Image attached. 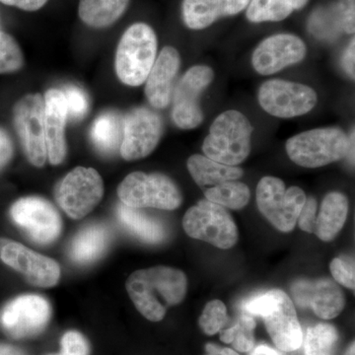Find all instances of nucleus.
I'll use <instances>...</instances> for the list:
<instances>
[{
	"instance_id": "20",
	"label": "nucleus",
	"mask_w": 355,
	"mask_h": 355,
	"mask_svg": "<svg viewBox=\"0 0 355 355\" xmlns=\"http://www.w3.org/2000/svg\"><path fill=\"white\" fill-rule=\"evenodd\" d=\"M180 64L179 53L173 46H165L156 58L146 85V98L154 108L164 109L171 102L173 83Z\"/></svg>"
},
{
	"instance_id": "9",
	"label": "nucleus",
	"mask_w": 355,
	"mask_h": 355,
	"mask_svg": "<svg viewBox=\"0 0 355 355\" xmlns=\"http://www.w3.org/2000/svg\"><path fill=\"white\" fill-rule=\"evenodd\" d=\"M104 196V183L93 168L76 167L62 180L57 190V200L65 214L81 219L99 205Z\"/></svg>"
},
{
	"instance_id": "31",
	"label": "nucleus",
	"mask_w": 355,
	"mask_h": 355,
	"mask_svg": "<svg viewBox=\"0 0 355 355\" xmlns=\"http://www.w3.org/2000/svg\"><path fill=\"white\" fill-rule=\"evenodd\" d=\"M256 321L249 314H243L238 318L236 323L228 329L219 331L222 342L230 343L236 352H250L256 347L254 329Z\"/></svg>"
},
{
	"instance_id": "17",
	"label": "nucleus",
	"mask_w": 355,
	"mask_h": 355,
	"mask_svg": "<svg viewBox=\"0 0 355 355\" xmlns=\"http://www.w3.org/2000/svg\"><path fill=\"white\" fill-rule=\"evenodd\" d=\"M306 51L304 42L295 35H273L257 46L252 64L261 76H272L304 60Z\"/></svg>"
},
{
	"instance_id": "37",
	"label": "nucleus",
	"mask_w": 355,
	"mask_h": 355,
	"mask_svg": "<svg viewBox=\"0 0 355 355\" xmlns=\"http://www.w3.org/2000/svg\"><path fill=\"white\" fill-rule=\"evenodd\" d=\"M62 354L65 355H89L90 349L87 340L76 331L65 333L60 340Z\"/></svg>"
},
{
	"instance_id": "33",
	"label": "nucleus",
	"mask_w": 355,
	"mask_h": 355,
	"mask_svg": "<svg viewBox=\"0 0 355 355\" xmlns=\"http://www.w3.org/2000/svg\"><path fill=\"white\" fill-rule=\"evenodd\" d=\"M24 55L10 35L0 31V74L13 73L22 69Z\"/></svg>"
},
{
	"instance_id": "34",
	"label": "nucleus",
	"mask_w": 355,
	"mask_h": 355,
	"mask_svg": "<svg viewBox=\"0 0 355 355\" xmlns=\"http://www.w3.org/2000/svg\"><path fill=\"white\" fill-rule=\"evenodd\" d=\"M228 322L225 304L220 300H212L203 309L198 324L205 335L214 336L223 330Z\"/></svg>"
},
{
	"instance_id": "15",
	"label": "nucleus",
	"mask_w": 355,
	"mask_h": 355,
	"mask_svg": "<svg viewBox=\"0 0 355 355\" xmlns=\"http://www.w3.org/2000/svg\"><path fill=\"white\" fill-rule=\"evenodd\" d=\"M163 132L160 116L147 108L133 109L123 123L121 157L127 161L139 160L153 153Z\"/></svg>"
},
{
	"instance_id": "44",
	"label": "nucleus",
	"mask_w": 355,
	"mask_h": 355,
	"mask_svg": "<svg viewBox=\"0 0 355 355\" xmlns=\"http://www.w3.org/2000/svg\"><path fill=\"white\" fill-rule=\"evenodd\" d=\"M250 352H251L250 355H284L282 350L272 349V347H268V345H260L258 347H254Z\"/></svg>"
},
{
	"instance_id": "2",
	"label": "nucleus",
	"mask_w": 355,
	"mask_h": 355,
	"mask_svg": "<svg viewBox=\"0 0 355 355\" xmlns=\"http://www.w3.org/2000/svg\"><path fill=\"white\" fill-rule=\"evenodd\" d=\"M244 310L251 316L263 318L277 349L291 352L302 345V328L293 302L286 292L272 289L259 294L245 302Z\"/></svg>"
},
{
	"instance_id": "25",
	"label": "nucleus",
	"mask_w": 355,
	"mask_h": 355,
	"mask_svg": "<svg viewBox=\"0 0 355 355\" xmlns=\"http://www.w3.org/2000/svg\"><path fill=\"white\" fill-rule=\"evenodd\" d=\"M140 209L127 207L123 203L119 205L118 217L121 225L144 242L150 244L162 242L166 238L163 224Z\"/></svg>"
},
{
	"instance_id": "30",
	"label": "nucleus",
	"mask_w": 355,
	"mask_h": 355,
	"mask_svg": "<svg viewBox=\"0 0 355 355\" xmlns=\"http://www.w3.org/2000/svg\"><path fill=\"white\" fill-rule=\"evenodd\" d=\"M338 333L330 324H318L306 331L304 355H336Z\"/></svg>"
},
{
	"instance_id": "40",
	"label": "nucleus",
	"mask_w": 355,
	"mask_h": 355,
	"mask_svg": "<svg viewBox=\"0 0 355 355\" xmlns=\"http://www.w3.org/2000/svg\"><path fill=\"white\" fill-rule=\"evenodd\" d=\"M13 153L12 140L6 130L0 128V172L10 162Z\"/></svg>"
},
{
	"instance_id": "29",
	"label": "nucleus",
	"mask_w": 355,
	"mask_h": 355,
	"mask_svg": "<svg viewBox=\"0 0 355 355\" xmlns=\"http://www.w3.org/2000/svg\"><path fill=\"white\" fill-rule=\"evenodd\" d=\"M205 196L209 202L231 209L246 207L251 198L250 189L241 182L226 181L205 189Z\"/></svg>"
},
{
	"instance_id": "27",
	"label": "nucleus",
	"mask_w": 355,
	"mask_h": 355,
	"mask_svg": "<svg viewBox=\"0 0 355 355\" xmlns=\"http://www.w3.org/2000/svg\"><path fill=\"white\" fill-rule=\"evenodd\" d=\"M309 0H251L246 8L247 19L252 23L279 22L294 11L300 10Z\"/></svg>"
},
{
	"instance_id": "48",
	"label": "nucleus",
	"mask_w": 355,
	"mask_h": 355,
	"mask_svg": "<svg viewBox=\"0 0 355 355\" xmlns=\"http://www.w3.org/2000/svg\"><path fill=\"white\" fill-rule=\"evenodd\" d=\"M51 355H65V354H62V352H60V354H51Z\"/></svg>"
},
{
	"instance_id": "13",
	"label": "nucleus",
	"mask_w": 355,
	"mask_h": 355,
	"mask_svg": "<svg viewBox=\"0 0 355 355\" xmlns=\"http://www.w3.org/2000/svg\"><path fill=\"white\" fill-rule=\"evenodd\" d=\"M44 100L40 94L21 98L13 109L16 130L28 160L36 167H43L48 158L44 127Z\"/></svg>"
},
{
	"instance_id": "45",
	"label": "nucleus",
	"mask_w": 355,
	"mask_h": 355,
	"mask_svg": "<svg viewBox=\"0 0 355 355\" xmlns=\"http://www.w3.org/2000/svg\"><path fill=\"white\" fill-rule=\"evenodd\" d=\"M0 355H26V354L15 345L0 343Z\"/></svg>"
},
{
	"instance_id": "12",
	"label": "nucleus",
	"mask_w": 355,
	"mask_h": 355,
	"mask_svg": "<svg viewBox=\"0 0 355 355\" xmlns=\"http://www.w3.org/2000/svg\"><path fill=\"white\" fill-rule=\"evenodd\" d=\"M50 303L39 295H22L4 306L0 312V327L15 340L40 335L51 320Z\"/></svg>"
},
{
	"instance_id": "6",
	"label": "nucleus",
	"mask_w": 355,
	"mask_h": 355,
	"mask_svg": "<svg viewBox=\"0 0 355 355\" xmlns=\"http://www.w3.org/2000/svg\"><path fill=\"white\" fill-rule=\"evenodd\" d=\"M121 203L133 209L174 210L183 202L176 184L166 175L133 172L128 175L118 188Z\"/></svg>"
},
{
	"instance_id": "7",
	"label": "nucleus",
	"mask_w": 355,
	"mask_h": 355,
	"mask_svg": "<svg viewBox=\"0 0 355 355\" xmlns=\"http://www.w3.org/2000/svg\"><path fill=\"white\" fill-rule=\"evenodd\" d=\"M257 205L261 214L282 232H291L297 223L304 207L306 195L302 189H286L282 180L263 177L257 187Z\"/></svg>"
},
{
	"instance_id": "1",
	"label": "nucleus",
	"mask_w": 355,
	"mask_h": 355,
	"mask_svg": "<svg viewBox=\"0 0 355 355\" xmlns=\"http://www.w3.org/2000/svg\"><path fill=\"white\" fill-rule=\"evenodd\" d=\"M125 287L140 314L149 321L160 322L168 308L184 300L188 280L182 270L159 266L132 273Z\"/></svg>"
},
{
	"instance_id": "35",
	"label": "nucleus",
	"mask_w": 355,
	"mask_h": 355,
	"mask_svg": "<svg viewBox=\"0 0 355 355\" xmlns=\"http://www.w3.org/2000/svg\"><path fill=\"white\" fill-rule=\"evenodd\" d=\"M331 272L336 282L354 291V261L350 257H340L331 261Z\"/></svg>"
},
{
	"instance_id": "36",
	"label": "nucleus",
	"mask_w": 355,
	"mask_h": 355,
	"mask_svg": "<svg viewBox=\"0 0 355 355\" xmlns=\"http://www.w3.org/2000/svg\"><path fill=\"white\" fill-rule=\"evenodd\" d=\"M64 94L69 116L73 119H83L87 113L89 106L85 93L76 86H69L64 89Z\"/></svg>"
},
{
	"instance_id": "38",
	"label": "nucleus",
	"mask_w": 355,
	"mask_h": 355,
	"mask_svg": "<svg viewBox=\"0 0 355 355\" xmlns=\"http://www.w3.org/2000/svg\"><path fill=\"white\" fill-rule=\"evenodd\" d=\"M318 202L316 198H306L304 207L298 217L299 227L308 233H314L316 224Z\"/></svg>"
},
{
	"instance_id": "5",
	"label": "nucleus",
	"mask_w": 355,
	"mask_h": 355,
	"mask_svg": "<svg viewBox=\"0 0 355 355\" xmlns=\"http://www.w3.org/2000/svg\"><path fill=\"white\" fill-rule=\"evenodd\" d=\"M349 144V137L340 128H315L287 140L286 153L301 167L319 168L347 157Z\"/></svg>"
},
{
	"instance_id": "14",
	"label": "nucleus",
	"mask_w": 355,
	"mask_h": 355,
	"mask_svg": "<svg viewBox=\"0 0 355 355\" xmlns=\"http://www.w3.org/2000/svg\"><path fill=\"white\" fill-rule=\"evenodd\" d=\"M10 214L14 222L38 244H50L62 232V217L44 198H20L11 207Z\"/></svg>"
},
{
	"instance_id": "4",
	"label": "nucleus",
	"mask_w": 355,
	"mask_h": 355,
	"mask_svg": "<svg viewBox=\"0 0 355 355\" xmlns=\"http://www.w3.org/2000/svg\"><path fill=\"white\" fill-rule=\"evenodd\" d=\"M157 53V37L150 26L135 23L123 33L116 55V72L128 86L137 87L146 81Z\"/></svg>"
},
{
	"instance_id": "18",
	"label": "nucleus",
	"mask_w": 355,
	"mask_h": 355,
	"mask_svg": "<svg viewBox=\"0 0 355 355\" xmlns=\"http://www.w3.org/2000/svg\"><path fill=\"white\" fill-rule=\"evenodd\" d=\"M291 291L296 305L310 308L321 319H334L345 309V295L333 280L298 279L292 284Z\"/></svg>"
},
{
	"instance_id": "21",
	"label": "nucleus",
	"mask_w": 355,
	"mask_h": 355,
	"mask_svg": "<svg viewBox=\"0 0 355 355\" xmlns=\"http://www.w3.org/2000/svg\"><path fill=\"white\" fill-rule=\"evenodd\" d=\"M251 0H183L182 16L191 30H202L224 17L237 15Z\"/></svg>"
},
{
	"instance_id": "32",
	"label": "nucleus",
	"mask_w": 355,
	"mask_h": 355,
	"mask_svg": "<svg viewBox=\"0 0 355 355\" xmlns=\"http://www.w3.org/2000/svg\"><path fill=\"white\" fill-rule=\"evenodd\" d=\"M310 31L322 40H334L343 31L336 7L331 9H318L311 16Z\"/></svg>"
},
{
	"instance_id": "26",
	"label": "nucleus",
	"mask_w": 355,
	"mask_h": 355,
	"mask_svg": "<svg viewBox=\"0 0 355 355\" xmlns=\"http://www.w3.org/2000/svg\"><path fill=\"white\" fill-rule=\"evenodd\" d=\"M128 3L130 0H80L79 17L90 27H109L120 19Z\"/></svg>"
},
{
	"instance_id": "16",
	"label": "nucleus",
	"mask_w": 355,
	"mask_h": 355,
	"mask_svg": "<svg viewBox=\"0 0 355 355\" xmlns=\"http://www.w3.org/2000/svg\"><path fill=\"white\" fill-rule=\"evenodd\" d=\"M0 259L22 273L33 286L49 288L60 280V268L57 261L13 240L0 238Z\"/></svg>"
},
{
	"instance_id": "47",
	"label": "nucleus",
	"mask_w": 355,
	"mask_h": 355,
	"mask_svg": "<svg viewBox=\"0 0 355 355\" xmlns=\"http://www.w3.org/2000/svg\"><path fill=\"white\" fill-rule=\"evenodd\" d=\"M345 355H355V343L352 342L350 343L349 347H347V352Z\"/></svg>"
},
{
	"instance_id": "42",
	"label": "nucleus",
	"mask_w": 355,
	"mask_h": 355,
	"mask_svg": "<svg viewBox=\"0 0 355 355\" xmlns=\"http://www.w3.org/2000/svg\"><path fill=\"white\" fill-rule=\"evenodd\" d=\"M354 58H355V46L354 39H352L347 46V50L343 58V65L345 71L352 79L354 78Z\"/></svg>"
},
{
	"instance_id": "10",
	"label": "nucleus",
	"mask_w": 355,
	"mask_h": 355,
	"mask_svg": "<svg viewBox=\"0 0 355 355\" xmlns=\"http://www.w3.org/2000/svg\"><path fill=\"white\" fill-rule=\"evenodd\" d=\"M266 113L282 119H292L309 113L316 106L317 93L304 84L282 79L266 81L258 94Z\"/></svg>"
},
{
	"instance_id": "3",
	"label": "nucleus",
	"mask_w": 355,
	"mask_h": 355,
	"mask_svg": "<svg viewBox=\"0 0 355 355\" xmlns=\"http://www.w3.org/2000/svg\"><path fill=\"white\" fill-rule=\"evenodd\" d=\"M253 125L235 110L224 112L214 120L202 144L207 157L228 166H237L251 153Z\"/></svg>"
},
{
	"instance_id": "24",
	"label": "nucleus",
	"mask_w": 355,
	"mask_h": 355,
	"mask_svg": "<svg viewBox=\"0 0 355 355\" xmlns=\"http://www.w3.org/2000/svg\"><path fill=\"white\" fill-rule=\"evenodd\" d=\"M189 172L200 188H210L226 181H236L243 176L241 168L216 162L207 156H191L187 162Z\"/></svg>"
},
{
	"instance_id": "23",
	"label": "nucleus",
	"mask_w": 355,
	"mask_h": 355,
	"mask_svg": "<svg viewBox=\"0 0 355 355\" xmlns=\"http://www.w3.org/2000/svg\"><path fill=\"white\" fill-rule=\"evenodd\" d=\"M109 243L108 229L93 224L77 233L70 246V257L77 263L87 265L101 258Z\"/></svg>"
},
{
	"instance_id": "28",
	"label": "nucleus",
	"mask_w": 355,
	"mask_h": 355,
	"mask_svg": "<svg viewBox=\"0 0 355 355\" xmlns=\"http://www.w3.org/2000/svg\"><path fill=\"white\" fill-rule=\"evenodd\" d=\"M91 139L101 153H114L121 147L123 139V123L120 116L114 112H108L96 119L91 128Z\"/></svg>"
},
{
	"instance_id": "19",
	"label": "nucleus",
	"mask_w": 355,
	"mask_h": 355,
	"mask_svg": "<svg viewBox=\"0 0 355 355\" xmlns=\"http://www.w3.org/2000/svg\"><path fill=\"white\" fill-rule=\"evenodd\" d=\"M44 127L46 153L51 164L58 165L67 155L65 125L69 111L64 92L51 89L44 95Z\"/></svg>"
},
{
	"instance_id": "39",
	"label": "nucleus",
	"mask_w": 355,
	"mask_h": 355,
	"mask_svg": "<svg viewBox=\"0 0 355 355\" xmlns=\"http://www.w3.org/2000/svg\"><path fill=\"white\" fill-rule=\"evenodd\" d=\"M354 2L355 0H340L336 6L340 16L343 31L347 34L354 33Z\"/></svg>"
},
{
	"instance_id": "22",
	"label": "nucleus",
	"mask_w": 355,
	"mask_h": 355,
	"mask_svg": "<svg viewBox=\"0 0 355 355\" xmlns=\"http://www.w3.org/2000/svg\"><path fill=\"white\" fill-rule=\"evenodd\" d=\"M349 209V200L343 193L338 191L328 193L316 217L314 234L324 242L335 239L345 225Z\"/></svg>"
},
{
	"instance_id": "8",
	"label": "nucleus",
	"mask_w": 355,
	"mask_h": 355,
	"mask_svg": "<svg viewBox=\"0 0 355 355\" xmlns=\"http://www.w3.org/2000/svg\"><path fill=\"white\" fill-rule=\"evenodd\" d=\"M183 226L190 237L219 249H230L239 239L237 225L228 210L207 200H200L186 212Z\"/></svg>"
},
{
	"instance_id": "43",
	"label": "nucleus",
	"mask_w": 355,
	"mask_h": 355,
	"mask_svg": "<svg viewBox=\"0 0 355 355\" xmlns=\"http://www.w3.org/2000/svg\"><path fill=\"white\" fill-rule=\"evenodd\" d=\"M207 354L205 355H240L236 350L228 349V347H221L214 343H207L205 345Z\"/></svg>"
},
{
	"instance_id": "41",
	"label": "nucleus",
	"mask_w": 355,
	"mask_h": 355,
	"mask_svg": "<svg viewBox=\"0 0 355 355\" xmlns=\"http://www.w3.org/2000/svg\"><path fill=\"white\" fill-rule=\"evenodd\" d=\"M0 2L25 11H37L41 9L48 0H0Z\"/></svg>"
},
{
	"instance_id": "11",
	"label": "nucleus",
	"mask_w": 355,
	"mask_h": 355,
	"mask_svg": "<svg viewBox=\"0 0 355 355\" xmlns=\"http://www.w3.org/2000/svg\"><path fill=\"white\" fill-rule=\"evenodd\" d=\"M214 78L207 65L191 67L173 90V121L182 130H193L203 121L200 99Z\"/></svg>"
},
{
	"instance_id": "46",
	"label": "nucleus",
	"mask_w": 355,
	"mask_h": 355,
	"mask_svg": "<svg viewBox=\"0 0 355 355\" xmlns=\"http://www.w3.org/2000/svg\"><path fill=\"white\" fill-rule=\"evenodd\" d=\"M349 153H347V155L349 157L350 162H352V164L354 163V130H352V132H350L349 137Z\"/></svg>"
}]
</instances>
